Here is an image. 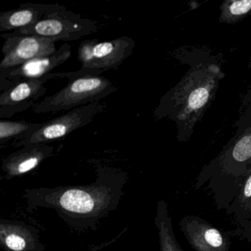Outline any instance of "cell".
Returning <instances> with one entry per match:
<instances>
[{
    "label": "cell",
    "instance_id": "cell-18",
    "mask_svg": "<svg viewBox=\"0 0 251 251\" xmlns=\"http://www.w3.org/2000/svg\"><path fill=\"white\" fill-rule=\"evenodd\" d=\"M219 20L226 24H236L251 14V0H226L220 6Z\"/></svg>",
    "mask_w": 251,
    "mask_h": 251
},
{
    "label": "cell",
    "instance_id": "cell-6",
    "mask_svg": "<svg viewBox=\"0 0 251 251\" xmlns=\"http://www.w3.org/2000/svg\"><path fill=\"white\" fill-rule=\"evenodd\" d=\"M100 30L98 23L67 9L50 14L39 23L11 32L33 35L57 42H74Z\"/></svg>",
    "mask_w": 251,
    "mask_h": 251
},
{
    "label": "cell",
    "instance_id": "cell-2",
    "mask_svg": "<svg viewBox=\"0 0 251 251\" xmlns=\"http://www.w3.org/2000/svg\"><path fill=\"white\" fill-rule=\"evenodd\" d=\"M126 181L123 175L99 173L89 185L26 189L23 198L30 209H53L69 226L94 227L116 209Z\"/></svg>",
    "mask_w": 251,
    "mask_h": 251
},
{
    "label": "cell",
    "instance_id": "cell-9",
    "mask_svg": "<svg viewBox=\"0 0 251 251\" xmlns=\"http://www.w3.org/2000/svg\"><path fill=\"white\" fill-rule=\"evenodd\" d=\"M71 55V46L65 43L51 55L35 58L17 68L0 73V93L21 82L41 78L54 73L53 70L68 61Z\"/></svg>",
    "mask_w": 251,
    "mask_h": 251
},
{
    "label": "cell",
    "instance_id": "cell-13",
    "mask_svg": "<svg viewBox=\"0 0 251 251\" xmlns=\"http://www.w3.org/2000/svg\"><path fill=\"white\" fill-rule=\"evenodd\" d=\"M67 9L58 4L26 3L0 14V31H10L29 27L50 14Z\"/></svg>",
    "mask_w": 251,
    "mask_h": 251
},
{
    "label": "cell",
    "instance_id": "cell-20",
    "mask_svg": "<svg viewBox=\"0 0 251 251\" xmlns=\"http://www.w3.org/2000/svg\"><path fill=\"white\" fill-rule=\"evenodd\" d=\"M248 68L251 69V57H250L249 63H248Z\"/></svg>",
    "mask_w": 251,
    "mask_h": 251
},
{
    "label": "cell",
    "instance_id": "cell-3",
    "mask_svg": "<svg viewBox=\"0 0 251 251\" xmlns=\"http://www.w3.org/2000/svg\"><path fill=\"white\" fill-rule=\"evenodd\" d=\"M234 136L221 152L207 164L198 177L196 186L209 182L218 198L222 192L227 194V208L240 187L242 180L251 167V83L242 95Z\"/></svg>",
    "mask_w": 251,
    "mask_h": 251
},
{
    "label": "cell",
    "instance_id": "cell-15",
    "mask_svg": "<svg viewBox=\"0 0 251 251\" xmlns=\"http://www.w3.org/2000/svg\"><path fill=\"white\" fill-rule=\"evenodd\" d=\"M155 225L158 230L160 251H183L176 239L168 205L164 200L157 203Z\"/></svg>",
    "mask_w": 251,
    "mask_h": 251
},
{
    "label": "cell",
    "instance_id": "cell-8",
    "mask_svg": "<svg viewBox=\"0 0 251 251\" xmlns=\"http://www.w3.org/2000/svg\"><path fill=\"white\" fill-rule=\"evenodd\" d=\"M2 38L5 42L0 73L17 68L35 58L51 55L57 50L55 41L40 36L8 33L2 34Z\"/></svg>",
    "mask_w": 251,
    "mask_h": 251
},
{
    "label": "cell",
    "instance_id": "cell-7",
    "mask_svg": "<svg viewBox=\"0 0 251 251\" xmlns=\"http://www.w3.org/2000/svg\"><path fill=\"white\" fill-rule=\"evenodd\" d=\"M106 103L97 102L70 110L62 115L42 123V127L30 136L13 143L14 148L31 144H48L62 139L87 125L105 111Z\"/></svg>",
    "mask_w": 251,
    "mask_h": 251
},
{
    "label": "cell",
    "instance_id": "cell-17",
    "mask_svg": "<svg viewBox=\"0 0 251 251\" xmlns=\"http://www.w3.org/2000/svg\"><path fill=\"white\" fill-rule=\"evenodd\" d=\"M42 123H28L26 121L0 120V144L1 146L8 142L21 140L42 127Z\"/></svg>",
    "mask_w": 251,
    "mask_h": 251
},
{
    "label": "cell",
    "instance_id": "cell-5",
    "mask_svg": "<svg viewBox=\"0 0 251 251\" xmlns=\"http://www.w3.org/2000/svg\"><path fill=\"white\" fill-rule=\"evenodd\" d=\"M117 85L102 75H88L69 80L59 92L47 97L35 104L32 111L36 114H56L94 102H100L104 98L118 90Z\"/></svg>",
    "mask_w": 251,
    "mask_h": 251
},
{
    "label": "cell",
    "instance_id": "cell-11",
    "mask_svg": "<svg viewBox=\"0 0 251 251\" xmlns=\"http://www.w3.org/2000/svg\"><path fill=\"white\" fill-rule=\"evenodd\" d=\"M179 226L190 246L196 251H230L228 234L198 216H184Z\"/></svg>",
    "mask_w": 251,
    "mask_h": 251
},
{
    "label": "cell",
    "instance_id": "cell-1",
    "mask_svg": "<svg viewBox=\"0 0 251 251\" xmlns=\"http://www.w3.org/2000/svg\"><path fill=\"white\" fill-rule=\"evenodd\" d=\"M174 56L189 67L180 81L166 93L155 111L157 119L167 118L177 126L179 142H189L196 125L215 99L224 78L223 55L207 47H181Z\"/></svg>",
    "mask_w": 251,
    "mask_h": 251
},
{
    "label": "cell",
    "instance_id": "cell-19",
    "mask_svg": "<svg viewBox=\"0 0 251 251\" xmlns=\"http://www.w3.org/2000/svg\"><path fill=\"white\" fill-rule=\"evenodd\" d=\"M236 233L240 235L242 239L251 243V219L242 227H239V231H236Z\"/></svg>",
    "mask_w": 251,
    "mask_h": 251
},
{
    "label": "cell",
    "instance_id": "cell-4",
    "mask_svg": "<svg viewBox=\"0 0 251 251\" xmlns=\"http://www.w3.org/2000/svg\"><path fill=\"white\" fill-rule=\"evenodd\" d=\"M135 46L136 42L126 36L107 42L98 39L83 41L77 48V59L81 68L76 72L55 73V77L71 80L83 76L101 75L105 72L117 70L132 55Z\"/></svg>",
    "mask_w": 251,
    "mask_h": 251
},
{
    "label": "cell",
    "instance_id": "cell-16",
    "mask_svg": "<svg viewBox=\"0 0 251 251\" xmlns=\"http://www.w3.org/2000/svg\"><path fill=\"white\" fill-rule=\"evenodd\" d=\"M227 213L234 217L235 221L242 227L251 219V167L241 183L234 199L227 208Z\"/></svg>",
    "mask_w": 251,
    "mask_h": 251
},
{
    "label": "cell",
    "instance_id": "cell-10",
    "mask_svg": "<svg viewBox=\"0 0 251 251\" xmlns=\"http://www.w3.org/2000/svg\"><path fill=\"white\" fill-rule=\"evenodd\" d=\"M56 79L55 73L39 79L21 82L0 93V119L7 120L34 106L35 102L46 94L45 83Z\"/></svg>",
    "mask_w": 251,
    "mask_h": 251
},
{
    "label": "cell",
    "instance_id": "cell-14",
    "mask_svg": "<svg viewBox=\"0 0 251 251\" xmlns=\"http://www.w3.org/2000/svg\"><path fill=\"white\" fill-rule=\"evenodd\" d=\"M0 244L5 251H43L36 230L18 222L2 220Z\"/></svg>",
    "mask_w": 251,
    "mask_h": 251
},
{
    "label": "cell",
    "instance_id": "cell-12",
    "mask_svg": "<svg viewBox=\"0 0 251 251\" xmlns=\"http://www.w3.org/2000/svg\"><path fill=\"white\" fill-rule=\"evenodd\" d=\"M53 153V146L48 144H31L23 147L2 159L1 170L5 174L4 177L10 180L27 174Z\"/></svg>",
    "mask_w": 251,
    "mask_h": 251
}]
</instances>
